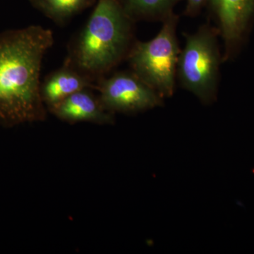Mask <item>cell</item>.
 Listing matches in <instances>:
<instances>
[{"label": "cell", "instance_id": "6da1fadb", "mask_svg": "<svg viewBox=\"0 0 254 254\" xmlns=\"http://www.w3.org/2000/svg\"><path fill=\"white\" fill-rule=\"evenodd\" d=\"M54 41L39 25L0 32V128L46 121L40 76Z\"/></svg>", "mask_w": 254, "mask_h": 254}, {"label": "cell", "instance_id": "7a4b0ae2", "mask_svg": "<svg viewBox=\"0 0 254 254\" xmlns=\"http://www.w3.org/2000/svg\"><path fill=\"white\" fill-rule=\"evenodd\" d=\"M136 22L120 0H99L68 45L64 61L96 84L126 60L135 43Z\"/></svg>", "mask_w": 254, "mask_h": 254}, {"label": "cell", "instance_id": "3957f363", "mask_svg": "<svg viewBox=\"0 0 254 254\" xmlns=\"http://www.w3.org/2000/svg\"><path fill=\"white\" fill-rule=\"evenodd\" d=\"M175 13L163 21L161 29L149 41H136L127 60L132 72L165 98L173 96L176 86L177 65L181 49Z\"/></svg>", "mask_w": 254, "mask_h": 254}, {"label": "cell", "instance_id": "277c9868", "mask_svg": "<svg viewBox=\"0 0 254 254\" xmlns=\"http://www.w3.org/2000/svg\"><path fill=\"white\" fill-rule=\"evenodd\" d=\"M218 29L209 24L185 35L180 52L177 78L184 89L204 105H210L218 94L220 66L223 60L218 46Z\"/></svg>", "mask_w": 254, "mask_h": 254}, {"label": "cell", "instance_id": "5b68a950", "mask_svg": "<svg viewBox=\"0 0 254 254\" xmlns=\"http://www.w3.org/2000/svg\"><path fill=\"white\" fill-rule=\"evenodd\" d=\"M95 91L105 109L115 115H135L163 105V97L131 71L102 78Z\"/></svg>", "mask_w": 254, "mask_h": 254}, {"label": "cell", "instance_id": "8992f818", "mask_svg": "<svg viewBox=\"0 0 254 254\" xmlns=\"http://www.w3.org/2000/svg\"><path fill=\"white\" fill-rule=\"evenodd\" d=\"M208 6L225 43V60L242 39L254 17V0H209Z\"/></svg>", "mask_w": 254, "mask_h": 254}, {"label": "cell", "instance_id": "52a82bcc", "mask_svg": "<svg viewBox=\"0 0 254 254\" xmlns=\"http://www.w3.org/2000/svg\"><path fill=\"white\" fill-rule=\"evenodd\" d=\"M93 91L87 88L76 92L49 108L48 111L60 121L71 125L81 123L114 125L115 114L105 109Z\"/></svg>", "mask_w": 254, "mask_h": 254}, {"label": "cell", "instance_id": "ba28073f", "mask_svg": "<svg viewBox=\"0 0 254 254\" xmlns=\"http://www.w3.org/2000/svg\"><path fill=\"white\" fill-rule=\"evenodd\" d=\"M95 86L91 79L64 61L61 67L50 73L41 82V98L48 110L76 92L87 88L95 90Z\"/></svg>", "mask_w": 254, "mask_h": 254}, {"label": "cell", "instance_id": "9c48e42d", "mask_svg": "<svg viewBox=\"0 0 254 254\" xmlns=\"http://www.w3.org/2000/svg\"><path fill=\"white\" fill-rule=\"evenodd\" d=\"M127 14L135 21H161L174 14L182 0H120Z\"/></svg>", "mask_w": 254, "mask_h": 254}, {"label": "cell", "instance_id": "30bf717a", "mask_svg": "<svg viewBox=\"0 0 254 254\" xmlns=\"http://www.w3.org/2000/svg\"><path fill=\"white\" fill-rule=\"evenodd\" d=\"M33 7L43 13L58 26H63L94 0H30Z\"/></svg>", "mask_w": 254, "mask_h": 254}, {"label": "cell", "instance_id": "8fae6325", "mask_svg": "<svg viewBox=\"0 0 254 254\" xmlns=\"http://www.w3.org/2000/svg\"><path fill=\"white\" fill-rule=\"evenodd\" d=\"M209 0H187L186 7L184 14L190 17H194L199 14L202 9L208 5Z\"/></svg>", "mask_w": 254, "mask_h": 254}]
</instances>
